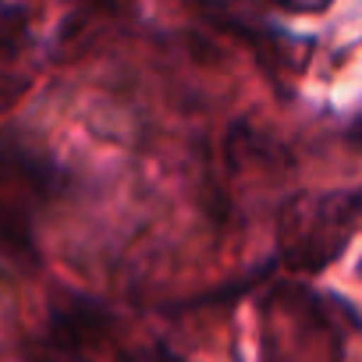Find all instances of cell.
Masks as SVG:
<instances>
[{"label": "cell", "instance_id": "1", "mask_svg": "<svg viewBox=\"0 0 362 362\" xmlns=\"http://www.w3.org/2000/svg\"><path fill=\"white\" fill-rule=\"evenodd\" d=\"M362 231V185L344 192H323L295 203L288 259L302 270H323Z\"/></svg>", "mask_w": 362, "mask_h": 362}, {"label": "cell", "instance_id": "2", "mask_svg": "<svg viewBox=\"0 0 362 362\" xmlns=\"http://www.w3.org/2000/svg\"><path fill=\"white\" fill-rule=\"evenodd\" d=\"M358 277H362V259H358Z\"/></svg>", "mask_w": 362, "mask_h": 362}]
</instances>
